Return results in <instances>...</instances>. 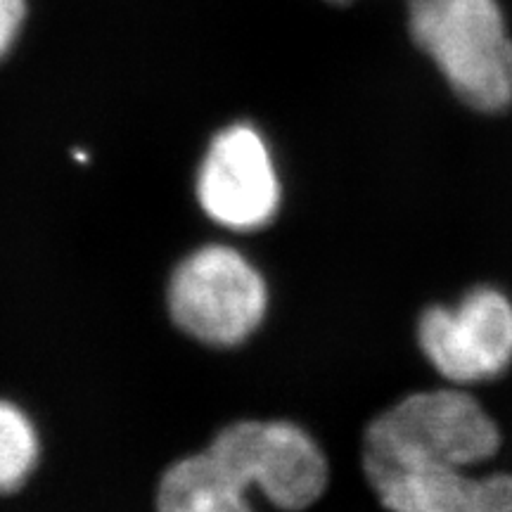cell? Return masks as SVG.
Here are the masks:
<instances>
[{
  "instance_id": "cell-1",
  "label": "cell",
  "mask_w": 512,
  "mask_h": 512,
  "mask_svg": "<svg viewBox=\"0 0 512 512\" xmlns=\"http://www.w3.org/2000/svg\"><path fill=\"white\" fill-rule=\"evenodd\" d=\"M406 27L463 105L484 114L512 105V31L501 0H406Z\"/></svg>"
},
{
  "instance_id": "cell-2",
  "label": "cell",
  "mask_w": 512,
  "mask_h": 512,
  "mask_svg": "<svg viewBox=\"0 0 512 512\" xmlns=\"http://www.w3.org/2000/svg\"><path fill=\"white\" fill-rule=\"evenodd\" d=\"M501 448V430L460 389L415 392L377 415L363 437V465L446 463L475 470Z\"/></svg>"
},
{
  "instance_id": "cell-3",
  "label": "cell",
  "mask_w": 512,
  "mask_h": 512,
  "mask_svg": "<svg viewBox=\"0 0 512 512\" xmlns=\"http://www.w3.org/2000/svg\"><path fill=\"white\" fill-rule=\"evenodd\" d=\"M264 275L238 249L204 245L185 256L169 280V313L185 335L209 347H235L264 323Z\"/></svg>"
},
{
  "instance_id": "cell-4",
  "label": "cell",
  "mask_w": 512,
  "mask_h": 512,
  "mask_svg": "<svg viewBox=\"0 0 512 512\" xmlns=\"http://www.w3.org/2000/svg\"><path fill=\"white\" fill-rule=\"evenodd\" d=\"M209 453L247 491L259 489L280 510H306L328 486L323 448L287 420L233 422L216 434Z\"/></svg>"
},
{
  "instance_id": "cell-5",
  "label": "cell",
  "mask_w": 512,
  "mask_h": 512,
  "mask_svg": "<svg viewBox=\"0 0 512 512\" xmlns=\"http://www.w3.org/2000/svg\"><path fill=\"white\" fill-rule=\"evenodd\" d=\"M418 344L448 382L496 380L512 366V302L496 287H475L456 306H430Z\"/></svg>"
},
{
  "instance_id": "cell-6",
  "label": "cell",
  "mask_w": 512,
  "mask_h": 512,
  "mask_svg": "<svg viewBox=\"0 0 512 512\" xmlns=\"http://www.w3.org/2000/svg\"><path fill=\"white\" fill-rule=\"evenodd\" d=\"M197 200L211 221L230 230H259L273 221L283 183L259 128L240 121L211 138L197 171Z\"/></svg>"
},
{
  "instance_id": "cell-7",
  "label": "cell",
  "mask_w": 512,
  "mask_h": 512,
  "mask_svg": "<svg viewBox=\"0 0 512 512\" xmlns=\"http://www.w3.org/2000/svg\"><path fill=\"white\" fill-rule=\"evenodd\" d=\"M389 512H512V475L444 463L363 465Z\"/></svg>"
},
{
  "instance_id": "cell-8",
  "label": "cell",
  "mask_w": 512,
  "mask_h": 512,
  "mask_svg": "<svg viewBox=\"0 0 512 512\" xmlns=\"http://www.w3.org/2000/svg\"><path fill=\"white\" fill-rule=\"evenodd\" d=\"M159 512H254L247 489L211 453L178 460L164 472L157 491Z\"/></svg>"
},
{
  "instance_id": "cell-9",
  "label": "cell",
  "mask_w": 512,
  "mask_h": 512,
  "mask_svg": "<svg viewBox=\"0 0 512 512\" xmlns=\"http://www.w3.org/2000/svg\"><path fill=\"white\" fill-rule=\"evenodd\" d=\"M38 432L34 422L12 401L0 399V494L27 482L38 463Z\"/></svg>"
},
{
  "instance_id": "cell-10",
  "label": "cell",
  "mask_w": 512,
  "mask_h": 512,
  "mask_svg": "<svg viewBox=\"0 0 512 512\" xmlns=\"http://www.w3.org/2000/svg\"><path fill=\"white\" fill-rule=\"evenodd\" d=\"M27 17V0H0V60L17 43Z\"/></svg>"
},
{
  "instance_id": "cell-11",
  "label": "cell",
  "mask_w": 512,
  "mask_h": 512,
  "mask_svg": "<svg viewBox=\"0 0 512 512\" xmlns=\"http://www.w3.org/2000/svg\"><path fill=\"white\" fill-rule=\"evenodd\" d=\"M332 3H349V0H332Z\"/></svg>"
}]
</instances>
